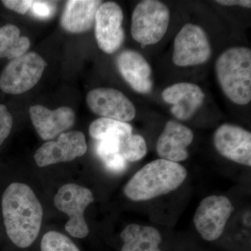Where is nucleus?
<instances>
[{"instance_id":"obj_1","label":"nucleus","mask_w":251,"mask_h":251,"mask_svg":"<svg viewBox=\"0 0 251 251\" xmlns=\"http://www.w3.org/2000/svg\"><path fill=\"white\" fill-rule=\"evenodd\" d=\"M6 234L16 247H30L39 236L43 208L35 193L27 184L12 183L5 190L1 201Z\"/></svg>"},{"instance_id":"obj_2","label":"nucleus","mask_w":251,"mask_h":251,"mask_svg":"<svg viewBox=\"0 0 251 251\" xmlns=\"http://www.w3.org/2000/svg\"><path fill=\"white\" fill-rule=\"evenodd\" d=\"M186 176L187 171L184 166L160 158L137 172L126 185L124 192L135 202L150 201L175 191Z\"/></svg>"},{"instance_id":"obj_3","label":"nucleus","mask_w":251,"mask_h":251,"mask_svg":"<svg viewBox=\"0 0 251 251\" xmlns=\"http://www.w3.org/2000/svg\"><path fill=\"white\" fill-rule=\"evenodd\" d=\"M216 76L229 100L244 105L251 100V50L247 47L226 50L218 57Z\"/></svg>"},{"instance_id":"obj_4","label":"nucleus","mask_w":251,"mask_h":251,"mask_svg":"<svg viewBox=\"0 0 251 251\" xmlns=\"http://www.w3.org/2000/svg\"><path fill=\"white\" fill-rule=\"evenodd\" d=\"M170 18L169 9L161 1H141L135 6L132 15V37L142 46L157 44L166 34Z\"/></svg>"},{"instance_id":"obj_5","label":"nucleus","mask_w":251,"mask_h":251,"mask_svg":"<svg viewBox=\"0 0 251 251\" xmlns=\"http://www.w3.org/2000/svg\"><path fill=\"white\" fill-rule=\"evenodd\" d=\"M46 66L45 60L34 52L12 59L0 75V90L14 95L27 92L40 80Z\"/></svg>"},{"instance_id":"obj_6","label":"nucleus","mask_w":251,"mask_h":251,"mask_svg":"<svg viewBox=\"0 0 251 251\" xmlns=\"http://www.w3.org/2000/svg\"><path fill=\"white\" fill-rule=\"evenodd\" d=\"M94 201L93 193L90 189L74 184L64 185L54 196V205L69 217L65 229L72 237L83 239L88 235L90 230L84 212Z\"/></svg>"},{"instance_id":"obj_7","label":"nucleus","mask_w":251,"mask_h":251,"mask_svg":"<svg viewBox=\"0 0 251 251\" xmlns=\"http://www.w3.org/2000/svg\"><path fill=\"white\" fill-rule=\"evenodd\" d=\"M211 54L205 31L197 25H185L175 37L173 61L177 67L201 65L209 60Z\"/></svg>"},{"instance_id":"obj_8","label":"nucleus","mask_w":251,"mask_h":251,"mask_svg":"<svg viewBox=\"0 0 251 251\" xmlns=\"http://www.w3.org/2000/svg\"><path fill=\"white\" fill-rule=\"evenodd\" d=\"M234 208L229 198L211 196L203 199L195 214V226L204 240L212 242L219 239Z\"/></svg>"},{"instance_id":"obj_9","label":"nucleus","mask_w":251,"mask_h":251,"mask_svg":"<svg viewBox=\"0 0 251 251\" xmlns=\"http://www.w3.org/2000/svg\"><path fill=\"white\" fill-rule=\"evenodd\" d=\"M124 14L120 5L113 1L102 3L95 18V37L99 49L112 54L121 47L125 39L122 27Z\"/></svg>"},{"instance_id":"obj_10","label":"nucleus","mask_w":251,"mask_h":251,"mask_svg":"<svg viewBox=\"0 0 251 251\" xmlns=\"http://www.w3.org/2000/svg\"><path fill=\"white\" fill-rule=\"evenodd\" d=\"M87 145L85 135L80 131L66 132L58 136L57 140L44 143L38 149L34 159L38 166L72 161L87 152Z\"/></svg>"},{"instance_id":"obj_11","label":"nucleus","mask_w":251,"mask_h":251,"mask_svg":"<svg viewBox=\"0 0 251 251\" xmlns=\"http://www.w3.org/2000/svg\"><path fill=\"white\" fill-rule=\"evenodd\" d=\"M87 105L96 115L121 122L132 121L136 115L133 103L120 91L100 87L87 94Z\"/></svg>"},{"instance_id":"obj_12","label":"nucleus","mask_w":251,"mask_h":251,"mask_svg":"<svg viewBox=\"0 0 251 251\" xmlns=\"http://www.w3.org/2000/svg\"><path fill=\"white\" fill-rule=\"evenodd\" d=\"M220 154L231 161L251 166V133L242 127L229 124L220 126L214 136Z\"/></svg>"},{"instance_id":"obj_13","label":"nucleus","mask_w":251,"mask_h":251,"mask_svg":"<svg viewBox=\"0 0 251 251\" xmlns=\"http://www.w3.org/2000/svg\"><path fill=\"white\" fill-rule=\"evenodd\" d=\"M29 112L36 132L44 140L54 139L75 123V112L69 107L50 110L43 105H36L30 107Z\"/></svg>"},{"instance_id":"obj_14","label":"nucleus","mask_w":251,"mask_h":251,"mask_svg":"<svg viewBox=\"0 0 251 251\" xmlns=\"http://www.w3.org/2000/svg\"><path fill=\"white\" fill-rule=\"evenodd\" d=\"M192 130L179 122L171 120L167 122L158 138L156 151L162 159L178 163L187 159V148L193 143Z\"/></svg>"},{"instance_id":"obj_15","label":"nucleus","mask_w":251,"mask_h":251,"mask_svg":"<svg viewBox=\"0 0 251 251\" xmlns=\"http://www.w3.org/2000/svg\"><path fill=\"white\" fill-rule=\"evenodd\" d=\"M162 97L167 103L173 105L171 111L176 118L188 120L202 105L204 94L197 85L179 82L167 87Z\"/></svg>"},{"instance_id":"obj_16","label":"nucleus","mask_w":251,"mask_h":251,"mask_svg":"<svg viewBox=\"0 0 251 251\" xmlns=\"http://www.w3.org/2000/svg\"><path fill=\"white\" fill-rule=\"evenodd\" d=\"M117 67L126 82L138 93L146 94L152 90V71L148 61L136 51L126 50L119 54Z\"/></svg>"},{"instance_id":"obj_17","label":"nucleus","mask_w":251,"mask_h":251,"mask_svg":"<svg viewBox=\"0 0 251 251\" xmlns=\"http://www.w3.org/2000/svg\"><path fill=\"white\" fill-rule=\"evenodd\" d=\"M101 1L70 0L66 4L61 18L63 29L73 34L86 32L93 27L96 14Z\"/></svg>"},{"instance_id":"obj_18","label":"nucleus","mask_w":251,"mask_h":251,"mask_svg":"<svg viewBox=\"0 0 251 251\" xmlns=\"http://www.w3.org/2000/svg\"><path fill=\"white\" fill-rule=\"evenodd\" d=\"M121 251H162L159 249L162 237L159 231L151 226L130 224L122 230Z\"/></svg>"},{"instance_id":"obj_19","label":"nucleus","mask_w":251,"mask_h":251,"mask_svg":"<svg viewBox=\"0 0 251 251\" xmlns=\"http://www.w3.org/2000/svg\"><path fill=\"white\" fill-rule=\"evenodd\" d=\"M133 128L127 122L112 119H97L92 122L89 128L90 136L99 140H116L123 143L133 135Z\"/></svg>"},{"instance_id":"obj_20","label":"nucleus","mask_w":251,"mask_h":251,"mask_svg":"<svg viewBox=\"0 0 251 251\" xmlns=\"http://www.w3.org/2000/svg\"><path fill=\"white\" fill-rule=\"evenodd\" d=\"M30 41L21 36V30L14 25L0 27V59H14L27 53Z\"/></svg>"},{"instance_id":"obj_21","label":"nucleus","mask_w":251,"mask_h":251,"mask_svg":"<svg viewBox=\"0 0 251 251\" xmlns=\"http://www.w3.org/2000/svg\"><path fill=\"white\" fill-rule=\"evenodd\" d=\"M148 147L146 141L140 135H131L121 143L120 153L126 161H140L146 156Z\"/></svg>"},{"instance_id":"obj_22","label":"nucleus","mask_w":251,"mask_h":251,"mask_svg":"<svg viewBox=\"0 0 251 251\" xmlns=\"http://www.w3.org/2000/svg\"><path fill=\"white\" fill-rule=\"evenodd\" d=\"M41 251H80L67 236L55 231L44 234L41 242Z\"/></svg>"},{"instance_id":"obj_23","label":"nucleus","mask_w":251,"mask_h":251,"mask_svg":"<svg viewBox=\"0 0 251 251\" xmlns=\"http://www.w3.org/2000/svg\"><path fill=\"white\" fill-rule=\"evenodd\" d=\"M99 157L109 171L121 173L126 169L127 162L120 153H107Z\"/></svg>"},{"instance_id":"obj_24","label":"nucleus","mask_w":251,"mask_h":251,"mask_svg":"<svg viewBox=\"0 0 251 251\" xmlns=\"http://www.w3.org/2000/svg\"><path fill=\"white\" fill-rule=\"evenodd\" d=\"M12 126V115L4 105L0 104V145L9 136Z\"/></svg>"},{"instance_id":"obj_25","label":"nucleus","mask_w":251,"mask_h":251,"mask_svg":"<svg viewBox=\"0 0 251 251\" xmlns=\"http://www.w3.org/2000/svg\"><path fill=\"white\" fill-rule=\"evenodd\" d=\"M30 9L36 17L48 18L52 13V5L49 1H33Z\"/></svg>"},{"instance_id":"obj_26","label":"nucleus","mask_w":251,"mask_h":251,"mask_svg":"<svg viewBox=\"0 0 251 251\" xmlns=\"http://www.w3.org/2000/svg\"><path fill=\"white\" fill-rule=\"evenodd\" d=\"M7 9L21 14H25L30 9L33 1L29 0H4L1 1Z\"/></svg>"},{"instance_id":"obj_27","label":"nucleus","mask_w":251,"mask_h":251,"mask_svg":"<svg viewBox=\"0 0 251 251\" xmlns=\"http://www.w3.org/2000/svg\"><path fill=\"white\" fill-rule=\"evenodd\" d=\"M224 6H240L244 7L251 8V1L250 0H219L216 1Z\"/></svg>"},{"instance_id":"obj_28","label":"nucleus","mask_w":251,"mask_h":251,"mask_svg":"<svg viewBox=\"0 0 251 251\" xmlns=\"http://www.w3.org/2000/svg\"><path fill=\"white\" fill-rule=\"evenodd\" d=\"M251 211H248L244 214V218H243V222L247 227H250L251 226Z\"/></svg>"}]
</instances>
